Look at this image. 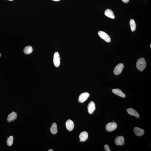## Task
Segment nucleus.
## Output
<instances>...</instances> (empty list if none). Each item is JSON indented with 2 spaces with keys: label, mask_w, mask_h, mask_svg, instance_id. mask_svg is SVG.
Instances as JSON below:
<instances>
[{
  "label": "nucleus",
  "mask_w": 151,
  "mask_h": 151,
  "mask_svg": "<svg viewBox=\"0 0 151 151\" xmlns=\"http://www.w3.org/2000/svg\"><path fill=\"white\" fill-rule=\"evenodd\" d=\"M105 14L106 16L112 19L115 18V15L114 13L111 9H108L105 10Z\"/></svg>",
  "instance_id": "obj_15"
},
{
  "label": "nucleus",
  "mask_w": 151,
  "mask_h": 151,
  "mask_svg": "<svg viewBox=\"0 0 151 151\" xmlns=\"http://www.w3.org/2000/svg\"><path fill=\"white\" fill-rule=\"evenodd\" d=\"M117 128V124L116 123L112 122L109 123L107 124L105 128L107 131L111 132L115 130Z\"/></svg>",
  "instance_id": "obj_4"
},
{
  "label": "nucleus",
  "mask_w": 151,
  "mask_h": 151,
  "mask_svg": "<svg viewBox=\"0 0 151 151\" xmlns=\"http://www.w3.org/2000/svg\"><path fill=\"white\" fill-rule=\"evenodd\" d=\"M88 137V134L86 132L84 131L80 133L79 136L80 142H83L85 141Z\"/></svg>",
  "instance_id": "obj_10"
},
{
  "label": "nucleus",
  "mask_w": 151,
  "mask_h": 151,
  "mask_svg": "<svg viewBox=\"0 0 151 151\" xmlns=\"http://www.w3.org/2000/svg\"><path fill=\"white\" fill-rule=\"evenodd\" d=\"M23 50H24V53L26 54H29L33 52V48L31 46H27L24 48Z\"/></svg>",
  "instance_id": "obj_17"
},
{
  "label": "nucleus",
  "mask_w": 151,
  "mask_h": 151,
  "mask_svg": "<svg viewBox=\"0 0 151 151\" xmlns=\"http://www.w3.org/2000/svg\"><path fill=\"white\" fill-rule=\"evenodd\" d=\"M123 2L125 3H127L129 2V0H122Z\"/></svg>",
  "instance_id": "obj_21"
},
{
  "label": "nucleus",
  "mask_w": 151,
  "mask_h": 151,
  "mask_svg": "<svg viewBox=\"0 0 151 151\" xmlns=\"http://www.w3.org/2000/svg\"><path fill=\"white\" fill-rule=\"evenodd\" d=\"M127 111L128 113L130 115L134 116L135 117L137 118H139L140 116L139 114L135 110L131 108H128L127 109Z\"/></svg>",
  "instance_id": "obj_14"
},
{
  "label": "nucleus",
  "mask_w": 151,
  "mask_h": 151,
  "mask_svg": "<svg viewBox=\"0 0 151 151\" xmlns=\"http://www.w3.org/2000/svg\"><path fill=\"white\" fill-rule=\"evenodd\" d=\"M96 109L95 104L93 101H91L88 105V110L89 113L92 114Z\"/></svg>",
  "instance_id": "obj_9"
},
{
  "label": "nucleus",
  "mask_w": 151,
  "mask_h": 151,
  "mask_svg": "<svg viewBox=\"0 0 151 151\" xmlns=\"http://www.w3.org/2000/svg\"><path fill=\"white\" fill-rule=\"evenodd\" d=\"M9 0L10 1H12L13 0Z\"/></svg>",
  "instance_id": "obj_24"
},
{
  "label": "nucleus",
  "mask_w": 151,
  "mask_h": 151,
  "mask_svg": "<svg viewBox=\"0 0 151 151\" xmlns=\"http://www.w3.org/2000/svg\"><path fill=\"white\" fill-rule=\"evenodd\" d=\"M115 143L117 146H122L124 143V139L122 136H119L116 138Z\"/></svg>",
  "instance_id": "obj_7"
},
{
  "label": "nucleus",
  "mask_w": 151,
  "mask_h": 151,
  "mask_svg": "<svg viewBox=\"0 0 151 151\" xmlns=\"http://www.w3.org/2000/svg\"><path fill=\"white\" fill-rule=\"evenodd\" d=\"M104 148H105V151H111V150H110L109 146L108 145H105V146H104Z\"/></svg>",
  "instance_id": "obj_20"
},
{
  "label": "nucleus",
  "mask_w": 151,
  "mask_h": 151,
  "mask_svg": "<svg viewBox=\"0 0 151 151\" xmlns=\"http://www.w3.org/2000/svg\"><path fill=\"white\" fill-rule=\"evenodd\" d=\"M66 128L69 131H71L74 128V124L73 121L70 120H68L66 123Z\"/></svg>",
  "instance_id": "obj_8"
},
{
  "label": "nucleus",
  "mask_w": 151,
  "mask_h": 151,
  "mask_svg": "<svg viewBox=\"0 0 151 151\" xmlns=\"http://www.w3.org/2000/svg\"><path fill=\"white\" fill-rule=\"evenodd\" d=\"M150 47L151 48V44L150 45Z\"/></svg>",
  "instance_id": "obj_26"
},
{
  "label": "nucleus",
  "mask_w": 151,
  "mask_h": 151,
  "mask_svg": "<svg viewBox=\"0 0 151 151\" xmlns=\"http://www.w3.org/2000/svg\"><path fill=\"white\" fill-rule=\"evenodd\" d=\"M98 34L102 39L105 40V42H111L110 37L105 32L100 31L98 32Z\"/></svg>",
  "instance_id": "obj_3"
},
{
  "label": "nucleus",
  "mask_w": 151,
  "mask_h": 151,
  "mask_svg": "<svg viewBox=\"0 0 151 151\" xmlns=\"http://www.w3.org/2000/svg\"><path fill=\"white\" fill-rule=\"evenodd\" d=\"M130 25L132 32L135 31L136 30V25L135 22L133 19H131L130 21Z\"/></svg>",
  "instance_id": "obj_18"
},
{
  "label": "nucleus",
  "mask_w": 151,
  "mask_h": 151,
  "mask_svg": "<svg viewBox=\"0 0 151 151\" xmlns=\"http://www.w3.org/2000/svg\"><path fill=\"white\" fill-rule=\"evenodd\" d=\"M90 94L87 92L82 93L79 96L78 101L80 103H83L89 97Z\"/></svg>",
  "instance_id": "obj_6"
},
{
  "label": "nucleus",
  "mask_w": 151,
  "mask_h": 151,
  "mask_svg": "<svg viewBox=\"0 0 151 151\" xmlns=\"http://www.w3.org/2000/svg\"><path fill=\"white\" fill-rule=\"evenodd\" d=\"M14 137L12 136H10L9 137H7V144L8 146H11L13 144L14 141Z\"/></svg>",
  "instance_id": "obj_19"
},
{
  "label": "nucleus",
  "mask_w": 151,
  "mask_h": 151,
  "mask_svg": "<svg viewBox=\"0 0 151 151\" xmlns=\"http://www.w3.org/2000/svg\"><path fill=\"white\" fill-rule=\"evenodd\" d=\"M52 0L54 1H58L60 0Z\"/></svg>",
  "instance_id": "obj_22"
},
{
  "label": "nucleus",
  "mask_w": 151,
  "mask_h": 151,
  "mask_svg": "<svg viewBox=\"0 0 151 151\" xmlns=\"http://www.w3.org/2000/svg\"><path fill=\"white\" fill-rule=\"evenodd\" d=\"M124 68V65L122 63H120L117 65L114 69V73L116 75L120 74Z\"/></svg>",
  "instance_id": "obj_5"
},
{
  "label": "nucleus",
  "mask_w": 151,
  "mask_h": 151,
  "mask_svg": "<svg viewBox=\"0 0 151 151\" xmlns=\"http://www.w3.org/2000/svg\"><path fill=\"white\" fill-rule=\"evenodd\" d=\"M48 151H54L52 149H50L48 150Z\"/></svg>",
  "instance_id": "obj_23"
},
{
  "label": "nucleus",
  "mask_w": 151,
  "mask_h": 151,
  "mask_svg": "<svg viewBox=\"0 0 151 151\" xmlns=\"http://www.w3.org/2000/svg\"><path fill=\"white\" fill-rule=\"evenodd\" d=\"M146 66V63L144 58H141L138 60L136 63V67L140 71L144 70Z\"/></svg>",
  "instance_id": "obj_1"
},
{
  "label": "nucleus",
  "mask_w": 151,
  "mask_h": 151,
  "mask_svg": "<svg viewBox=\"0 0 151 151\" xmlns=\"http://www.w3.org/2000/svg\"><path fill=\"white\" fill-rule=\"evenodd\" d=\"M53 62L55 66L56 67H59L60 64V58L59 54L56 52L54 54L53 58Z\"/></svg>",
  "instance_id": "obj_2"
},
{
  "label": "nucleus",
  "mask_w": 151,
  "mask_h": 151,
  "mask_svg": "<svg viewBox=\"0 0 151 151\" xmlns=\"http://www.w3.org/2000/svg\"><path fill=\"white\" fill-rule=\"evenodd\" d=\"M1 53H0V57H1Z\"/></svg>",
  "instance_id": "obj_25"
},
{
  "label": "nucleus",
  "mask_w": 151,
  "mask_h": 151,
  "mask_svg": "<svg viewBox=\"0 0 151 151\" xmlns=\"http://www.w3.org/2000/svg\"><path fill=\"white\" fill-rule=\"evenodd\" d=\"M134 132L136 135L138 136H141L144 134V130L137 127H135L134 128Z\"/></svg>",
  "instance_id": "obj_12"
},
{
  "label": "nucleus",
  "mask_w": 151,
  "mask_h": 151,
  "mask_svg": "<svg viewBox=\"0 0 151 151\" xmlns=\"http://www.w3.org/2000/svg\"><path fill=\"white\" fill-rule=\"evenodd\" d=\"M17 117V114L16 113L13 111L8 115L7 118V121L11 122L13 120H15Z\"/></svg>",
  "instance_id": "obj_11"
},
{
  "label": "nucleus",
  "mask_w": 151,
  "mask_h": 151,
  "mask_svg": "<svg viewBox=\"0 0 151 151\" xmlns=\"http://www.w3.org/2000/svg\"><path fill=\"white\" fill-rule=\"evenodd\" d=\"M51 132L53 134H55L58 132V128L56 123H54L52 124L50 128Z\"/></svg>",
  "instance_id": "obj_16"
},
{
  "label": "nucleus",
  "mask_w": 151,
  "mask_h": 151,
  "mask_svg": "<svg viewBox=\"0 0 151 151\" xmlns=\"http://www.w3.org/2000/svg\"><path fill=\"white\" fill-rule=\"evenodd\" d=\"M112 92L115 94L121 97L124 98L126 97L125 94L122 91L119 89H114L112 90Z\"/></svg>",
  "instance_id": "obj_13"
}]
</instances>
